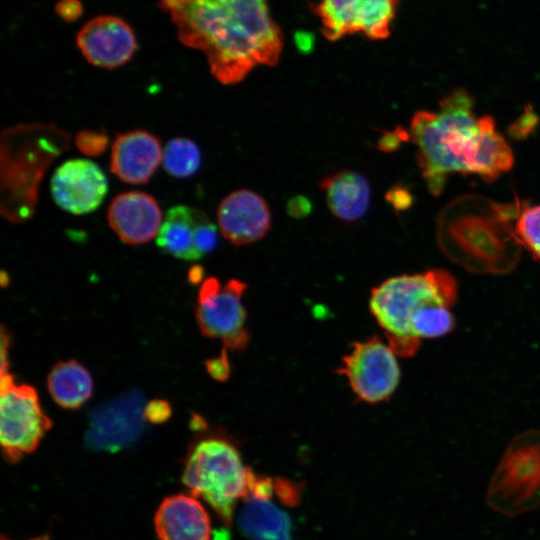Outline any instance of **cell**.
Returning <instances> with one entry per match:
<instances>
[{"instance_id": "6da1fadb", "label": "cell", "mask_w": 540, "mask_h": 540, "mask_svg": "<svg viewBox=\"0 0 540 540\" xmlns=\"http://www.w3.org/2000/svg\"><path fill=\"white\" fill-rule=\"evenodd\" d=\"M181 42L203 51L222 84H236L256 66H274L283 38L267 0H160Z\"/></svg>"}, {"instance_id": "7a4b0ae2", "label": "cell", "mask_w": 540, "mask_h": 540, "mask_svg": "<svg viewBox=\"0 0 540 540\" xmlns=\"http://www.w3.org/2000/svg\"><path fill=\"white\" fill-rule=\"evenodd\" d=\"M409 135L426 186L435 196L451 173L476 174L493 181L514 163L512 150L497 132L493 118L477 117L473 100L464 90L443 98L436 112L417 111Z\"/></svg>"}, {"instance_id": "3957f363", "label": "cell", "mask_w": 540, "mask_h": 540, "mask_svg": "<svg viewBox=\"0 0 540 540\" xmlns=\"http://www.w3.org/2000/svg\"><path fill=\"white\" fill-rule=\"evenodd\" d=\"M457 294V282L449 272L431 269L385 280L372 290L369 307L395 354L411 357L421 343L411 332L416 313L428 304L452 307Z\"/></svg>"}, {"instance_id": "277c9868", "label": "cell", "mask_w": 540, "mask_h": 540, "mask_svg": "<svg viewBox=\"0 0 540 540\" xmlns=\"http://www.w3.org/2000/svg\"><path fill=\"white\" fill-rule=\"evenodd\" d=\"M252 473L231 442L208 437L190 451L182 481L190 494L205 500L229 526L238 501L248 495Z\"/></svg>"}, {"instance_id": "5b68a950", "label": "cell", "mask_w": 540, "mask_h": 540, "mask_svg": "<svg viewBox=\"0 0 540 540\" xmlns=\"http://www.w3.org/2000/svg\"><path fill=\"white\" fill-rule=\"evenodd\" d=\"M486 501L510 517L540 506V431L525 432L510 443L489 482Z\"/></svg>"}, {"instance_id": "8992f818", "label": "cell", "mask_w": 540, "mask_h": 540, "mask_svg": "<svg viewBox=\"0 0 540 540\" xmlns=\"http://www.w3.org/2000/svg\"><path fill=\"white\" fill-rule=\"evenodd\" d=\"M52 427L36 389L17 384L8 372L0 381V443L6 460L15 463L34 452Z\"/></svg>"}, {"instance_id": "52a82bcc", "label": "cell", "mask_w": 540, "mask_h": 540, "mask_svg": "<svg viewBox=\"0 0 540 540\" xmlns=\"http://www.w3.org/2000/svg\"><path fill=\"white\" fill-rule=\"evenodd\" d=\"M246 290L247 284L238 279L222 285L217 278L209 277L201 284L195 311L197 324L205 337L221 339L223 348L239 351L249 341L242 302Z\"/></svg>"}, {"instance_id": "ba28073f", "label": "cell", "mask_w": 540, "mask_h": 540, "mask_svg": "<svg viewBox=\"0 0 540 540\" xmlns=\"http://www.w3.org/2000/svg\"><path fill=\"white\" fill-rule=\"evenodd\" d=\"M396 354L378 336L353 343L351 351L342 358L338 374L346 376L356 397L366 403L386 401L400 381Z\"/></svg>"}, {"instance_id": "9c48e42d", "label": "cell", "mask_w": 540, "mask_h": 540, "mask_svg": "<svg viewBox=\"0 0 540 540\" xmlns=\"http://www.w3.org/2000/svg\"><path fill=\"white\" fill-rule=\"evenodd\" d=\"M398 3L399 0H322L315 13L328 40L336 41L356 32L378 40L389 36Z\"/></svg>"}, {"instance_id": "30bf717a", "label": "cell", "mask_w": 540, "mask_h": 540, "mask_svg": "<svg viewBox=\"0 0 540 540\" xmlns=\"http://www.w3.org/2000/svg\"><path fill=\"white\" fill-rule=\"evenodd\" d=\"M108 190L102 169L87 159H70L62 163L51 178V194L66 212L83 215L96 210Z\"/></svg>"}, {"instance_id": "8fae6325", "label": "cell", "mask_w": 540, "mask_h": 540, "mask_svg": "<svg viewBox=\"0 0 540 540\" xmlns=\"http://www.w3.org/2000/svg\"><path fill=\"white\" fill-rule=\"evenodd\" d=\"M77 45L89 63L107 69L125 64L137 49L132 28L121 18L111 15L99 16L86 23L77 35Z\"/></svg>"}, {"instance_id": "7c38bea8", "label": "cell", "mask_w": 540, "mask_h": 540, "mask_svg": "<svg viewBox=\"0 0 540 540\" xmlns=\"http://www.w3.org/2000/svg\"><path fill=\"white\" fill-rule=\"evenodd\" d=\"M217 222L221 234L237 246L263 238L271 227V212L265 199L248 189L236 190L219 204Z\"/></svg>"}, {"instance_id": "4fadbf2b", "label": "cell", "mask_w": 540, "mask_h": 540, "mask_svg": "<svg viewBox=\"0 0 540 540\" xmlns=\"http://www.w3.org/2000/svg\"><path fill=\"white\" fill-rule=\"evenodd\" d=\"M141 397L134 394L101 407L91 419L87 445L95 450L117 451L138 439L143 430Z\"/></svg>"}, {"instance_id": "5bb4252c", "label": "cell", "mask_w": 540, "mask_h": 540, "mask_svg": "<svg viewBox=\"0 0 540 540\" xmlns=\"http://www.w3.org/2000/svg\"><path fill=\"white\" fill-rule=\"evenodd\" d=\"M111 229L124 243L140 245L157 236L162 224V212L156 199L141 191L117 195L108 213Z\"/></svg>"}, {"instance_id": "9a60e30c", "label": "cell", "mask_w": 540, "mask_h": 540, "mask_svg": "<svg viewBox=\"0 0 540 540\" xmlns=\"http://www.w3.org/2000/svg\"><path fill=\"white\" fill-rule=\"evenodd\" d=\"M162 153L159 139L146 130L118 134L112 144L110 170L125 183L144 184L158 168Z\"/></svg>"}, {"instance_id": "2e32d148", "label": "cell", "mask_w": 540, "mask_h": 540, "mask_svg": "<svg viewBox=\"0 0 540 540\" xmlns=\"http://www.w3.org/2000/svg\"><path fill=\"white\" fill-rule=\"evenodd\" d=\"M154 524L159 540H209L212 533L207 511L192 494L165 498L156 511Z\"/></svg>"}, {"instance_id": "e0dca14e", "label": "cell", "mask_w": 540, "mask_h": 540, "mask_svg": "<svg viewBox=\"0 0 540 540\" xmlns=\"http://www.w3.org/2000/svg\"><path fill=\"white\" fill-rule=\"evenodd\" d=\"M320 188L329 210L341 220L356 221L369 208L370 184L361 173L345 170L331 174L321 180Z\"/></svg>"}, {"instance_id": "ac0fdd59", "label": "cell", "mask_w": 540, "mask_h": 540, "mask_svg": "<svg viewBox=\"0 0 540 540\" xmlns=\"http://www.w3.org/2000/svg\"><path fill=\"white\" fill-rule=\"evenodd\" d=\"M209 218L202 210L178 205L171 207L162 221L156 237L157 246L173 257L198 260L195 248L200 225Z\"/></svg>"}, {"instance_id": "d6986e66", "label": "cell", "mask_w": 540, "mask_h": 540, "mask_svg": "<svg viewBox=\"0 0 540 540\" xmlns=\"http://www.w3.org/2000/svg\"><path fill=\"white\" fill-rule=\"evenodd\" d=\"M270 499L247 496L239 516L240 529L252 540H290L289 517Z\"/></svg>"}, {"instance_id": "ffe728a7", "label": "cell", "mask_w": 540, "mask_h": 540, "mask_svg": "<svg viewBox=\"0 0 540 540\" xmlns=\"http://www.w3.org/2000/svg\"><path fill=\"white\" fill-rule=\"evenodd\" d=\"M47 386L52 399L64 409H78L93 393L90 372L70 359L57 362L49 372Z\"/></svg>"}, {"instance_id": "44dd1931", "label": "cell", "mask_w": 540, "mask_h": 540, "mask_svg": "<svg viewBox=\"0 0 540 540\" xmlns=\"http://www.w3.org/2000/svg\"><path fill=\"white\" fill-rule=\"evenodd\" d=\"M162 164L165 171L173 177H189L200 167V150L190 139L174 138L163 149Z\"/></svg>"}, {"instance_id": "7402d4cb", "label": "cell", "mask_w": 540, "mask_h": 540, "mask_svg": "<svg viewBox=\"0 0 540 540\" xmlns=\"http://www.w3.org/2000/svg\"><path fill=\"white\" fill-rule=\"evenodd\" d=\"M449 308L441 304L422 307L411 322L413 337L421 342L422 338H437L451 332L455 327V318Z\"/></svg>"}, {"instance_id": "603a6c76", "label": "cell", "mask_w": 540, "mask_h": 540, "mask_svg": "<svg viewBox=\"0 0 540 540\" xmlns=\"http://www.w3.org/2000/svg\"><path fill=\"white\" fill-rule=\"evenodd\" d=\"M514 234L534 258L540 260V204L524 207L516 220Z\"/></svg>"}, {"instance_id": "cb8c5ba5", "label": "cell", "mask_w": 540, "mask_h": 540, "mask_svg": "<svg viewBox=\"0 0 540 540\" xmlns=\"http://www.w3.org/2000/svg\"><path fill=\"white\" fill-rule=\"evenodd\" d=\"M76 145L84 154L99 155L106 148L108 137L103 132L81 131L76 136Z\"/></svg>"}, {"instance_id": "d4e9b609", "label": "cell", "mask_w": 540, "mask_h": 540, "mask_svg": "<svg viewBox=\"0 0 540 540\" xmlns=\"http://www.w3.org/2000/svg\"><path fill=\"white\" fill-rule=\"evenodd\" d=\"M172 414V407L165 399H154L143 408V418L153 424L166 422Z\"/></svg>"}, {"instance_id": "484cf974", "label": "cell", "mask_w": 540, "mask_h": 540, "mask_svg": "<svg viewBox=\"0 0 540 540\" xmlns=\"http://www.w3.org/2000/svg\"><path fill=\"white\" fill-rule=\"evenodd\" d=\"M409 138V132L398 126L392 131L382 132L377 142V148L383 152H393L400 147L402 142L407 141Z\"/></svg>"}, {"instance_id": "4316f807", "label": "cell", "mask_w": 540, "mask_h": 540, "mask_svg": "<svg viewBox=\"0 0 540 540\" xmlns=\"http://www.w3.org/2000/svg\"><path fill=\"white\" fill-rule=\"evenodd\" d=\"M537 125V116L531 108H526L522 116H520L509 128V134L515 139L525 138Z\"/></svg>"}, {"instance_id": "83f0119b", "label": "cell", "mask_w": 540, "mask_h": 540, "mask_svg": "<svg viewBox=\"0 0 540 540\" xmlns=\"http://www.w3.org/2000/svg\"><path fill=\"white\" fill-rule=\"evenodd\" d=\"M226 350V348H223L218 357L209 359L205 363L207 372L217 381H225L230 374V364Z\"/></svg>"}, {"instance_id": "f1b7e54d", "label": "cell", "mask_w": 540, "mask_h": 540, "mask_svg": "<svg viewBox=\"0 0 540 540\" xmlns=\"http://www.w3.org/2000/svg\"><path fill=\"white\" fill-rule=\"evenodd\" d=\"M385 199L396 211L406 210L412 204V195L406 187L395 185L386 192Z\"/></svg>"}, {"instance_id": "f546056e", "label": "cell", "mask_w": 540, "mask_h": 540, "mask_svg": "<svg viewBox=\"0 0 540 540\" xmlns=\"http://www.w3.org/2000/svg\"><path fill=\"white\" fill-rule=\"evenodd\" d=\"M312 209V202L302 195L294 196L287 202V213L295 219H302L308 216L312 212Z\"/></svg>"}, {"instance_id": "4dcf8cb0", "label": "cell", "mask_w": 540, "mask_h": 540, "mask_svg": "<svg viewBox=\"0 0 540 540\" xmlns=\"http://www.w3.org/2000/svg\"><path fill=\"white\" fill-rule=\"evenodd\" d=\"M82 11V4L78 0H62L56 4L57 14L66 21L77 20Z\"/></svg>"}, {"instance_id": "1f68e13d", "label": "cell", "mask_w": 540, "mask_h": 540, "mask_svg": "<svg viewBox=\"0 0 540 540\" xmlns=\"http://www.w3.org/2000/svg\"><path fill=\"white\" fill-rule=\"evenodd\" d=\"M9 334L4 330V327L1 329V375L9 372V360H8V351H9Z\"/></svg>"}, {"instance_id": "d6a6232c", "label": "cell", "mask_w": 540, "mask_h": 540, "mask_svg": "<svg viewBox=\"0 0 540 540\" xmlns=\"http://www.w3.org/2000/svg\"><path fill=\"white\" fill-rule=\"evenodd\" d=\"M204 276V269L200 265H194L188 272V280L192 284H199Z\"/></svg>"}, {"instance_id": "836d02e7", "label": "cell", "mask_w": 540, "mask_h": 540, "mask_svg": "<svg viewBox=\"0 0 540 540\" xmlns=\"http://www.w3.org/2000/svg\"><path fill=\"white\" fill-rule=\"evenodd\" d=\"M0 282L2 286L8 284V275L4 271L1 273Z\"/></svg>"}, {"instance_id": "e575fe53", "label": "cell", "mask_w": 540, "mask_h": 540, "mask_svg": "<svg viewBox=\"0 0 540 540\" xmlns=\"http://www.w3.org/2000/svg\"><path fill=\"white\" fill-rule=\"evenodd\" d=\"M3 540H6V539H3ZM33 540H42V539L39 538V539H33Z\"/></svg>"}]
</instances>
